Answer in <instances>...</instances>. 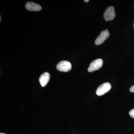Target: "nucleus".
Returning <instances> with one entry per match:
<instances>
[{
    "label": "nucleus",
    "mask_w": 134,
    "mask_h": 134,
    "mask_svg": "<svg viewBox=\"0 0 134 134\" xmlns=\"http://www.w3.org/2000/svg\"><path fill=\"white\" fill-rule=\"evenodd\" d=\"M103 60L101 59H97L93 61L90 64L88 69V71L90 72H92L93 71L98 70L103 66Z\"/></svg>",
    "instance_id": "obj_3"
},
{
    "label": "nucleus",
    "mask_w": 134,
    "mask_h": 134,
    "mask_svg": "<svg viewBox=\"0 0 134 134\" xmlns=\"http://www.w3.org/2000/svg\"><path fill=\"white\" fill-rule=\"evenodd\" d=\"M110 36L109 32L107 29L105 31H103L100 32V35L97 37L95 41V44L99 45L104 42L105 40L107 39Z\"/></svg>",
    "instance_id": "obj_5"
},
{
    "label": "nucleus",
    "mask_w": 134,
    "mask_h": 134,
    "mask_svg": "<svg viewBox=\"0 0 134 134\" xmlns=\"http://www.w3.org/2000/svg\"><path fill=\"white\" fill-rule=\"evenodd\" d=\"M0 134H6L4 133H0Z\"/></svg>",
    "instance_id": "obj_12"
},
{
    "label": "nucleus",
    "mask_w": 134,
    "mask_h": 134,
    "mask_svg": "<svg viewBox=\"0 0 134 134\" xmlns=\"http://www.w3.org/2000/svg\"><path fill=\"white\" fill-rule=\"evenodd\" d=\"M133 27H134V24H133Z\"/></svg>",
    "instance_id": "obj_13"
},
{
    "label": "nucleus",
    "mask_w": 134,
    "mask_h": 134,
    "mask_svg": "<svg viewBox=\"0 0 134 134\" xmlns=\"http://www.w3.org/2000/svg\"><path fill=\"white\" fill-rule=\"evenodd\" d=\"M50 79V74L48 72H45L40 76L39 81L42 87H44L48 83Z\"/></svg>",
    "instance_id": "obj_7"
},
{
    "label": "nucleus",
    "mask_w": 134,
    "mask_h": 134,
    "mask_svg": "<svg viewBox=\"0 0 134 134\" xmlns=\"http://www.w3.org/2000/svg\"><path fill=\"white\" fill-rule=\"evenodd\" d=\"M57 69L61 72H67L72 69V65L69 62L62 61L58 63L56 66Z\"/></svg>",
    "instance_id": "obj_2"
},
{
    "label": "nucleus",
    "mask_w": 134,
    "mask_h": 134,
    "mask_svg": "<svg viewBox=\"0 0 134 134\" xmlns=\"http://www.w3.org/2000/svg\"><path fill=\"white\" fill-rule=\"evenodd\" d=\"M84 1L86 2H88L89 1V0H85Z\"/></svg>",
    "instance_id": "obj_10"
},
{
    "label": "nucleus",
    "mask_w": 134,
    "mask_h": 134,
    "mask_svg": "<svg viewBox=\"0 0 134 134\" xmlns=\"http://www.w3.org/2000/svg\"><path fill=\"white\" fill-rule=\"evenodd\" d=\"M111 86L108 82H105L100 85L96 90V94L98 96H103L111 90Z\"/></svg>",
    "instance_id": "obj_1"
},
{
    "label": "nucleus",
    "mask_w": 134,
    "mask_h": 134,
    "mask_svg": "<svg viewBox=\"0 0 134 134\" xmlns=\"http://www.w3.org/2000/svg\"><path fill=\"white\" fill-rule=\"evenodd\" d=\"M129 114L130 117L134 119V109H132L130 111Z\"/></svg>",
    "instance_id": "obj_8"
},
{
    "label": "nucleus",
    "mask_w": 134,
    "mask_h": 134,
    "mask_svg": "<svg viewBox=\"0 0 134 134\" xmlns=\"http://www.w3.org/2000/svg\"><path fill=\"white\" fill-rule=\"evenodd\" d=\"M1 17H0V21H1V16H0Z\"/></svg>",
    "instance_id": "obj_11"
},
{
    "label": "nucleus",
    "mask_w": 134,
    "mask_h": 134,
    "mask_svg": "<svg viewBox=\"0 0 134 134\" xmlns=\"http://www.w3.org/2000/svg\"><path fill=\"white\" fill-rule=\"evenodd\" d=\"M25 7L26 9L30 11H38L41 10L42 9L40 5L32 2L26 3Z\"/></svg>",
    "instance_id": "obj_6"
},
{
    "label": "nucleus",
    "mask_w": 134,
    "mask_h": 134,
    "mask_svg": "<svg viewBox=\"0 0 134 134\" xmlns=\"http://www.w3.org/2000/svg\"><path fill=\"white\" fill-rule=\"evenodd\" d=\"M115 14L114 8L112 6H110L105 10L104 14V18L105 21H111L115 18Z\"/></svg>",
    "instance_id": "obj_4"
},
{
    "label": "nucleus",
    "mask_w": 134,
    "mask_h": 134,
    "mask_svg": "<svg viewBox=\"0 0 134 134\" xmlns=\"http://www.w3.org/2000/svg\"><path fill=\"white\" fill-rule=\"evenodd\" d=\"M130 91L131 92H134V85L132 86L130 89Z\"/></svg>",
    "instance_id": "obj_9"
}]
</instances>
